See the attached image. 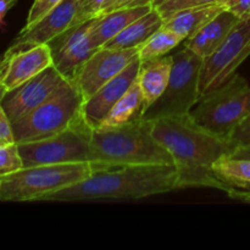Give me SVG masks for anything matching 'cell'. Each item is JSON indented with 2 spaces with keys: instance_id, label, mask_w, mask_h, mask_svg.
I'll return each instance as SVG.
<instances>
[{
  "instance_id": "6da1fadb",
  "label": "cell",
  "mask_w": 250,
  "mask_h": 250,
  "mask_svg": "<svg viewBox=\"0 0 250 250\" xmlns=\"http://www.w3.org/2000/svg\"><path fill=\"white\" fill-rule=\"evenodd\" d=\"M153 136L172 156L181 188H215L229 194L233 188L214 173V164L231 155L234 146L198 124L190 114L153 120Z\"/></svg>"
},
{
  "instance_id": "7a4b0ae2",
  "label": "cell",
  "mask_w": 250,
  "mask_h": 250,
  "mask_svg": "<svg viewBox=\"0 0 250 250\" xmlns=\"http://www.w3.org/2000/svg\"><path fill=\"white\" fill-rule=\"evenodd\" d=\"M178 189L175 165H129L94 170L76 185L54 192L43 202L142 199Z\"/></svg>"
},
{
  "instance_id": "3957f363",
  "label": "cell",
  "mask_w": 250,
  "mask_h": 250,
  "mask_svg": "<svg viewBox=\"0 0 250 250\" xmlns=\"http://www.w3.org/2000/svg\"><path fill=\"white\" fill-rule=\"evenodd\" d=\"M153 122L142 119L110 129H92L93 170L129 165H173L172 156L153 136Z\"/></svg>"
},
{
  "instance_id": "277c9868",
  "label": "cell",
  "mask_w": 250,
  "mask_h": 250,
  "mask_svg": "<svg viewBox=\"0 0 250 250\" xmlns=\"http://www.w3.org/2000/svg\"><path fill=\"white\" fill-rule=\"evenodd\" d=\"M84 103L73 81L66 80L48 100L12 124L16 144L49 138L82 120Z\"/></svg>"
},
{
  "instance_id": "5b68a950",
  "label": "cell",
  "mask_w": 250,
  "mask_h": 250,
  "mask_svg": "<svg viewBox=\"0 0 250 250\" xmlns=\"http://www.w3.org/2000/svg\"><path fill=\"white\" fill-rule=\"evenodd\" d=\"M90 163L56 164L22 167L0 181L1 202H43L45 197L85 180L93 173Z\"/></svg>"
},
{
  "instance_id": "8992f818",
  "label": "cell",
  "mask_w": 250,
  "mask_h": 250,
  "mask_svg": "<svg viewBox=\"0 0 250 250\" xmlns=\"http://www.w3.org/2000/svg\"><path fill=\"white\" fill-rule=\"evenodd\" d=\"M190 115L203 127L229 141L234 128L250 116V83L236 73L221 87L200 97Z\"/></svg>"
},
{
  "instance_id": "52a82bcc",
  "label": "cell",
  "mask_w": 250,
  "mask_h": 250,
  "mask_svg": "<svg viewBox=\"0 0 250 250\" xmlns=\"http://www.w3.org/2000/svg\"><path fill=\"white\" fill-rule=\"evenodd\" d=\"M172 56V70L167 87L161 97L144 111V120L153 121L161 117L190 114L199 102L200 68L204 59L187 46H183Z\"/></svg>"
},
{
  "instance_id": "ba28073f",
  "label": "cell",
  "mask_w": 250,
  "mask_h": 250,
  "mask_svg": "<svg viewBox=\"0 0 250 250\" xmlns=\"http://www.w3.org/2000/svg\"><path fill=\"white\" fill-rule=\"evenodd\" d=\"M92 128L78 121L70 128L49 138L17 144L23 167L56 164L89 163Z\"/></svg>"
},
{
  "instance_id": "9c48e42d",
  "label": "cell",
  "mask_w": 250,
  "mask_h": 250,
  "mask_svg": "<svg viewBox=\"0 0 250 250\" xmlns=\"http://www.w3.org/2000/svg\"><path fill=\"white\" fill-rule=\"evenodd\" d=\"M250 55V17L241 19L224 43L203 60L200 68V97L221 87L236 75Z\"/></svg>"
},
{
  "instance_id": "30bf717a",
  "label": "cell",
  "mask_w": 250,
  "mask_h": 250,
  "mask_svg": "<svg viewBox=\"0 0 250 250\" xmlns=\"http://www.w3.org/2000/svg\"><path fill=\"white\" fill-rule=\"evenodd\" d=\"M97 20L98 16L71 27L48 44L53 53V65L66 80H75L85 61L100 49L92 39V31Z\"/></svg>"
},
{
  "instance_id": "8fae6325",
  "label": "cell",
  "mask_w": 250,
  "mask_h": 250,
  "mask_svg": "<svg viewBox=\"0 0 250 250\" xmlns=\"http://www.w3.org/2000/svg\"><path fill=\"white\" fill-rule=\"evenodd\" d=\"M138 58L139 48L111 49L103 46L85 61L73 82L85 100Z\"/></svg>"
},
{
  "instance_id": "7c38bea8",
  "label": "cell",
  "mask_w": 250,
  "mask_h": 250,
  "mask_svg": "<svg viewBox=\"0 0 250 250\" xmlns=\"http://www.w3.org/2000/svg\"><path fill=\"white\" fill-rule=\"evenodd\" d=\"M65 81L58 68L51 65L16 89L5 93L1 104L11 124L43 104Z\"/></svg>"
},
{
  "instance_id": "4fadbf2b",
  "label": "cell",
  "mask_w": 250,
  "mask_h": 250,
  "mask_svg": "<svg viewBox=\"0 0 250 250\" xmlns=\"http://www.w3.org/2000/svg\"><path fill=\"white\" fill-rule=\"evenodd\" d=\"M53 65V53L48 44L20 50H6L0 58V85L11 92Z\"/></svg>"
},
{
  "instance_id": "5bb4252c",
  "label": "cell",
  "mask_w": 250,
  "mask_h": 250,
  "mask_svg": "<svg viewBox=\"0 0 250 250\" xmlns=\"http://www.w3.org/2000/svg\"><path fill=\"white\" fill-rule=\"evenodd\" d=\"M83 0H61L42 20L27 29H21L7 50H20L39 44H49L73 26Z\"/></svg>"
},
{
  "instance_id": "9a60e30c",
  "label": "cell",
  "mask_w": 250,
  "mask_h": 250,
  "mask_svg": "<svg viewBox=\"0 0 250 250\" xmlns=\"http://www.w3.org/2000/svg\"><path fill=\"white\" fill-rule=\"evenodd\" d=\"M141 68V60L132 61L122 72L105 83L93 95L84 100L82 106V117L92 129L99 127L110 110L119 102L120 98L137 81Z\"/></svg>"
},
{
  "instance_id": "2e32d148",
  "label": "cell",
  "mask_w": 250,
  "mask_h": 250,
  "mask_svg": "<svg viewBox=\"0 0 250 250\" xmlns=\"http://www.w3.org/2000/svg\"><path fill=\"white\" fill-rule=\"evenodd\" d=\"M239 20L241 19L238 16L224 10L215 19L208 22L202 29H199L194 36L186 39L183 42L185 46L198 54L200 58L205 59L224 43Z\"/></svg>"
},
{
  "instance_id": "e0dca14e",
  "label": "cell",
  "mask_w": 250,
  "mask_h": 250,
  "mask_svg": "<svg viewBox=\"0 0 250 250\" xmlns=\"http://www.w3.org/2000/svg\"><path fill=\"white\" fill-rule=\"evenodd\" d=\"M172 63V55L160 56L143 62L141 61V68L137 81L143 94L146 110L161 97L164 90L167 87Z\"/></svg>"
},
{
  "instance_id": "ac0fdd59",
  "label": "cell",
  "mask_w": 250,
  "mask_h": 250,
  "mask_svg": "<svg viewBox=\"0 0 250 250\" xmlns=\"http://www.w3.org/2000/svg\"><path fill=\"white\" fill-rule=\"evenodd\" d=\"M153 9V6L122 7L98 16L94 28L92 31V39L98 48H103L107 42L121 33L127 26L136 21Z\"/></svg>"
},
{
  "instance_id": "d6986e66",
  "label": "cell",
  "mask_w": 250,
  "mask_h": 250,
  "mask_svg": "<svg viewBox=\"0 0 250 250\" xmlns=\"http://www.w3.org/2000/svg\"><path fill=\"white\" fill-rule=\"evenodd\" d=\"M164 17L156 9H151L142 17L132 22L115 38L107 42L104 46L111 49L141 48L158 29L164 26Z\"/></svg>"
},
{
  "instance_id": "ffe728a7",
  "label": "cell",
  "mask_w": 250,
  "mask_h": 250,
  "mask_svg": "<svg viewBox=\"0 0 250 250\" xmlns=\"http://www.w3.org/2000/svg\"><path fill=\"white\" fill-rule=\"evenodd\" d=\"M224 10L222 5L219 2L205 6L189 7L175 12L167 17L164 22V26L182 36L186 41L189 37L194 36L199 29H202L208 22L215 19Z\"/></svg>"
},
{
  "instance_id": "44dd1931",
  "label": "cell",
  "mask_w": 250,
  "mask_h": 250,
  "mask_svg": "<svg viewBox=\"0 0 250 250\" xmlns=\"http://www.w3.org/2000/svg\"><path fill=\"white\" fill-rule=\"evenodd\" d=\"M146 111V104L142 90L139 88L138 81L132 84V87L122 95L119 102L112 106L98 129H110L121 127L132 121L142 119ZM97 129V128H95Z\"/></svg>"
},
{
  "instance_id": "7402d4cb",
  "label": "cell",
  "mask_w": 250,
  "mask_h": 250,
  "mask_svg": "<svg viewBox=\"0 0 250 250\" xmlns=\"http://www.w3.org/2000/svg\"><path fill=\"white\" fill-rule=\"evenodd\" d=\"M212 168L215 176L229 188H250V159L225 155Z\"/></svg>"
},
{
  "instance_id": "603a6c76",
  "label": "cell",
  "mask_w": 250,
  "mask_h": 250,
  "mask_svg": "<svg viewBox=\"0 0 250 250\" xmlns=\"http://www.w3.org/2000/svg\"><path fill=\"white\" fill-rule=\"evenodd\" d=\"M183 42L185 38L182 36L163 26L139 48V60L143 62L167 55L172 49Z\"/></svg>"
},
{
  "instance_id": "cb8c5ba5",
  "label": "cell",
  "mask_w": 250,
  "mask_h": 250,
  "mask_svg": "<svg viewBox=\"0 0 250 250\" xmlns=\"http://www.w3.org/2000/svg\"><path fill=\"white\" fill-rule=\"evenodd\" d=\"M23 167L17 144L0 146V181Z\"/></svg>"
},
{
  "instance_id": "d4e9b609",
  "label": "cell",
  "mask_w": 250,
  "mask_h": 250,
  "mask_svg": "<svg viewBox=\"0 0 250 250\" xmlns=\"http://www.w3.org/2000/svg\"><path fill=\"white\" fill-rule=\"evenodd\" d=\"M220 1H221V0H167V1L164 2L163 5H160L159 7H154V9H156L160 12L161 16L164 17V21H165L167 17H170L171 15H173L175 12L181 11V10L189 9V7L217 4V2Z\"/></svg>"
},
{
  "instance_id": "484cf974",
  "label": "cell",
  "mask_w": 250,
  "mask_h": 250,
  "mask_svg": "<svg viewBox=\"0 0 250 250\" xmlns=\"http://www.w3.org/2000/svg\"><path fill=\"white\" fill-rule=\"evenodd\" d=\"M61 0H34L27 15L26 24L22 29H27L43 19L50 10H53Z\"/></svg>"
},
{
  "instance_id": "4316f807",
  "label": "cell",
  "mask_w": 250,
  "mask_h": 250,
  "mask_svg": "<svg viewBox=\"0 0 250 250\" xmlns=\"http://www.w3.org/2000/svg\"><path fill=\"white\" fill-rule=\"evenodd\" d=\"M105 1L106 0H83L72 27L78 26V24L83 23L84 21L93 19V17L99 16Z\"/></svg>"
},
{
  "instance_id": "83f0119b",
  "label": "cell",
  "mask_w": 250,
  "mask_h": 250,
  "mask_svg": "<svg viewBox=\"0 0 250 250\" xmlns=\"http://www.w3.org/2000/svg\"><path fill=\"white\" fill-rule=\"evenodd\" d=\"M4 95L5 90L0 85V146L16 143L15 142L14 131H12V124L1 104V99Z\"/></svg>"
},
{
  "instance_id": "f1b7e54d",
  "label": "cell",
  "mask_w": 250,
  "mask_h": 250,
  "mask_svg": "<svg viewBox=\"0 0 250 250\" xmlns=\"http://www.w3.org/2000/svg\"><path fill=\"white\" fill-rule=\"evenodd\" d=\"M229 142L233 144L236 149L239 148V146H250V116L247 117L242 124H239L234 128L231 137H229Z\"/></svg>"
},
{
  "instance_id": "f546056e",
  "label": "cell",
  "mask_w": 250,
  "mask_h": 250,
  "mask_svg": "<svg viewBox=\"0 0 250 250\" xmlns=\"http://www.w3.org/2000/svg\"><path fill=\"white\" fill-rule=\"evenodd\" d=\"M219 4H221L225 10L238 16L239 19L250 17V0H221Z\"/></svg>"
},
{
  "instance_id": "4dcf8cb0",
  "label": "cell",
  "mask_w": 250,
  "mask_h": 250,
  "mask_svg": "<svg viewBox=\"0 0 250 250\" xmlns=\"http://www.w3.org/2000/svg\"><path fill=\"white\" fill-rule=\"evenodd\" d=\"M154 0H125L121 5H120L119 9L122 7H139V6H148V5L153 4ZM117 10V9H116Z\"/></svg>"
},
{
  "instance_id": "1f68e13d",
  "label": "cell",
  "mask_w": 250,
  "mask_h": 250,
  "mask_svg": "<svg viewBox=\"0 0 250 250\" xmlns=\"http://www.w3.org/2000/svg\"><path fill=\"white\" fill-rule=\"evenodd\" d=\"M229 197L232 198V199H237L239 202L249 203L250 204V192H241L237 188H233L231 192L229 193Z\"/></svg>"
},
{
  "instance_id": "d6a6232c",
  "label": "cell",
  "mask_w": 250,
  "mask_h": 250,
  "mask_svg": "<svg viewBox=\"0 0 250 250\" xmlns=\"http://www.w3.org/2000/svg\"><path fill=\"white\" fill-rule=\"evenodd\" d=\"M17 0H0V24L4 21V17L6 16L7 11L16 4Z\"/></svg>"
},
{
  "instance_id": "836d02e7",
  "label": "cell",
  "mask_w": 250,
  "mask_h": 250,
  "mask_svg": "<svg viewBox=\"0 0 250 250\" xmlns=\"http://www.w3.org/2000/svg\"><path fill=\"white\" fill-rule=\"evenodd\" d=\"M124 1H125V0H106V1H105V4H104V6H103L100 15L106 14V12L114 11V10L119 9L120 5H121Z\"/></svg>"
},
{
  "instance_id": "e575fe53",
  "label": "cell",
  "mask_w": 250,
  "mask_h": 250,
  "mask_svg": "<svg viewBox=\"0 0 250 250\" xmlns=\"http://www.w3.org/2000/svg\"><path fill=\"white\" fill-rule=\"evenodd\" d=\"M233 158H243V159H250V146H239L237 148L233 153L231 154Z\"/></svg>"
},
{
  "instance_id": "d590c367",
  "label": "cell",
  "mask_w": 250,
  "mask_h": 250,
  "mask_svg": "<svg viewBox=\"0 0 250 250\" xmlns=\"http://www.w3.org/2000/svg\"><path fill=\"white\" fill-rule=\"evenodd\" d=\"M166 1H167V0H154L153 4H151V6H153V7H159V6H160V5H163L164 2H166Z\"/></svg>"
}]
</instances>
